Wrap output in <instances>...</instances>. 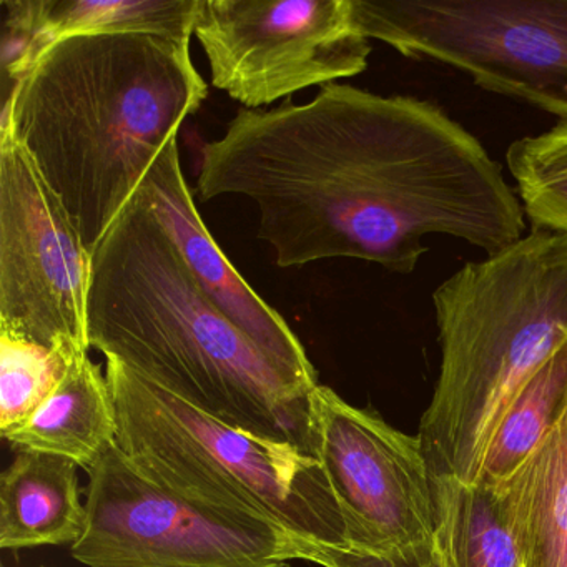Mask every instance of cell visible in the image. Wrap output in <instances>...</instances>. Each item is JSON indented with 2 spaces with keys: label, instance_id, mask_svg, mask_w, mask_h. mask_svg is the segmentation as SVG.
I'll return each instance as SVG.
<instances>
[{
  "label": "cell",
  "instance_id": "1",
  "mask_svg": "<svg viewBox=\"0 0 567 567\" xmlns=\"http://www.w3.org/2000/svg\"><path fill=\"white\" fill-rule=\"evenodd\" d=\"M197 195L254 202L281 268L357 258L411 274L430 235L494 255L526 228L499 165L446 112L340 82L307 104L240 109L202 148Z\"/></svg>",
  "mask_w": 567,
  "mask_h": 567
},
{
  "label": "cell",
  "instance_id": "2",
  "mask_svg": "<svg viewBox=\"0 0 567 567\" xmlns=\"http://www.w3.org/2000/svg\"><path fill=\"white\" fill-rule=\"evenodd\" d=\"M207 94L190 44L71 35L45 48L6 99L0 134L28 152L92 254Z\"/></svg>",
  "mask_w": 567,
  "mask_h": 567
},
{
  "label": "cell",
  "instance_id": "3",
  "mask_svg": "<svg viewBox=\"0 0 567 567\" xmlns=\"http://www.w3.org/2000/svg\"><path fill=\"white\" fill-rule=\"evenodd\" d=\"M87 331L105 360L225 423L310 453L318 384L268 357L210 300L141 188L92 250Z\"/></svg>",
  "mask_w": 567,
  "mask_h": 567
},
{
  "label": "cell",
  "instance_id": "4",
  "mask_svg": "<svg viewBox=\"0 0 567 567\" xmlns=\"http://www.w3.org/2000/svg\"><path fill=\"white\" fill-rule=\"evenodd\" d=\"M441 368L420 437L431 474L476 484L527 378L567 341V235L530 230L433 293Z\"/></svg>",
  "mask_w": 567,
  "mask_h": 567
},
{
  "label": "cell",
  "instance_id": "5",
  "mask_svg": "<svg viewBox=\"0 0 567 567\" xmlns=\"http://www.w3.org/2000/svg\"><path fill=\"white\" fill-rule=\"evenodd\" d=\"M117 444L171 489L300 543L348 547L347 527L317 457L212 416L107 360Z\"/></svg>",
  "mask_w": 567,
  "mask_h": 567
},
{
  "label": "cell",
  "instance_id": "6",
  "mask_svg": "<svg viewBox=\"0 0 567 567\" xmlns=\"http://www.w3.org/2000/svg\"><path fill=\"white\" fill-rule=\"evenodd\" d=\"M360 31L567 121V0H353Z\"/></svg>",
  "mask_w": 567,
  "mask_h": 567
},
{
  "label": "cell",
  "instance_id": "7",
  "mask_svg": "<svg viewBox=\"0 0 567 567\" xmlns=\"http://www.w3.org/2000/svg\"><path fill=\"white\" fill-rule=\"evenodd\" d=\"M85 513L71 553L87 567H290L310 544L171 489L118 444L89 470Z\"/></svg>",
  "mask_w": 567,
  "mask_h": 567
},
{
  "label": "cell",
  "instance_id": "8",
  "mask_svg": "<svg viewBox=\"0 0 567 567\" xmlns=\"http://www.w3.org/2000/svg\"><path fill=\"white\" fill-rule=\"evenodd\" d=\"M194 35L212 85L251 111L360 75L371 54L353 0H200Z\"/></svg>",
  "mask_w": 567,
  "mask_h": 567
},
{
  "label": "cell",
  "instance_id": "9",
  "mask_svg": "<svg viewBox=\"0 0 567 567\" xmlns=\"http://www.w3.org/2000/svg\"><path fill=\"white\" fill-rule=\"evenodd\" d=\"M91 251L28 152L0 134V334L89 353Z\"/></svg>",
  "mask_w": 567,
  "mask_h": 567
},
{
  "label": "cell",
  "instance_id": "10",
  "mask_svg": "<svg viewBox=\"0 0 567 567\" xmlns=\"http://www.w3.org/2000/svg\"><path fill=\"white\" fill-rule=\"evenodd\" d=\"M310 453L337 499L351 549L433 540V476L420 437L353 406L330 386L310 394Z\"/></svg>",
  "mask_w": 567,
  "mask_h": 567
},
{
  "label": "cell",
  "instance_id": "11",
  "mask_svg": "<svg viewBox=\"0 0 567 567\" xmlns=\"http://www.w3.org/2000/svg\"><path fill=\"white\" fill-rule=\"evenodd\" d=\"M141 190L210 300L268 357L311 386L320 384L290 324L258 297L205 227L182 171L177 138L168 141L152 162Z\"/></svg>",
  "mask_w": 567,
  "mask_h": 567
},
{
  "label": "cell",
  "instance_id": "12",
  "mask_svg": "<svg viewBox=\"0 0 567 567\" xmlns=\"http://www.w3.org/2000/svg\"><path fill=\"white\" fill-rule=\"evenodd\" d=\"M79 464L39 451H18L0 476V547L65 546L81 539L85 503Z\"/></svg>",
  "mask_w": 567,
  "mask_h": 567
},
{
  "label": "cell",
  "instance_id": "13",
  "mask_svg": "<svg viewBox=\"0 0 567 567\" xmlns=\"http://www.w3.org/2000/svg\"><path fill=\"white\" fill-rule=\"evenodd\" d=\"M118 421L107 374L89 353L78 354L48 400L6 434L18 451L68 457L91 470L117 444Z\"/></svg>",
  "mask_w": 567,
  "mask_h": 567
},
{
  "label": "cell",
  "instance_id": "14",
  "mask_svg": "<svg viewBox=\"0 0 567 567\" xmlns=\"http://www.w3.org/2000/svg\"><path fill=\"white\" fill-rule=\"evenodd\" d=\"M496 484L523 567H567V416L513 476Z\"/></svg>",
  "mask_w": 567,
  "mask_h": 567
},
{
  "label": "cell",
  "instance_id": "15",
  "mask_svg": "<svg viewBox=\"0 0 567 567\" xmlns=\"http://www.w3.org/2000/svg\"><path fill=\"white\" fill-rule=\"evenodd\" d=\"M433 501L434 539L446 567H523L497 484L433 476Z\"/></svg>",
  "mask_w": 567,
  "mask_h": 567
},
{
  "label": "cell",
  "instance_id": "16",
  "mask_svg": "<svg viewBox=\"0 0 567 567\" xmlns=\"http://www.w3.org/2000/svg\"><path fill=\"white\" fill-rule=\"evenodd\" d=\"M567 416V341L519 388L487 444L480 481L513 476ZM477 481V483H480Z\"/></svg>",
  "mask_w": 567,
  "mask_h": 567
},
{
  "label": "cell",
  "instance_id": "17",
  "mask_svg": "<svg viewBox=\"0 0 567 567\" xmlns=\"http://www.w3.org/2000/svg\"><path fill=\"white\" fill-rule=\"evenodd\" d=\"M200 0H38L49 45L79 34L141 32L190 44Z\"/></svg>",
  "mask_w": 567,
  "mask_h": 567
},
{
  "label": "cell",
  "instance_id": "18",
  "mask_svg": "<svg viewBox=\"0 0 567 567\" xmlns=\"http://www.w3.org/2000/svg\"><path fill=\"white\" fill-rule=\"evenodd\" d=\"M506 161L533 230L567 235V121L514 142Z\"/></svg>",
  "mask_w": 567,
  "mask_h": 567
},
{
  "label": "cell",
  "instance_id": "19",
  "mask_svg": "<svg viewBox=\"0 0 567 567\" xmlns=\"http://www.w3.org/2000/svg\"><path fill=\"white\" fill-rule=\"evenodd\" d=\"M78 354L0 334V434L21 426L48 400Z\"/></svg>",
  "mask_w": 567,
  "mask_h": 567
},
{
  "label": "cell",
  "instance_id": "20",
  "mask_svg": "<svg viewBox=\"0 0 567 567\" xmlns=\"http://www.w3.org/2000/svg\"><path fill=\"white\" fill-rule=\"evenodd\" d=\"M2 6L6 9L2 41L6 101L49 44L42 38L38 0H4Z\"/></svg>",
  "mask_w": 567,
  "mask_h": 567
},
{
  "label": "cell",
  "instance_id": "21",
  "mask_svg": "<svg viewBox=\"0 0 567 567\" xmlns=\"http://www.w3.org/2000/svg\"><path fill=\"white\" fill-rule=\"evenodd\" d=\"M305 560L321 567H446L436 539L383 553L310 543Z\"/></svg>",
  "mask_w": 567,
  "mask_h": 567
},
{
  "label": "cell",
  "instance_id": "22",
  "mask_svg": "<svg viewBox=\"0 0 567 567\" xmlns=\"http://www.w3.org/2000/svg\"><path fill=\"white\" fill-rule=\"evenodd\" d=\"M42 567H45V566H42Z\"/></svg>",
  "mask_w": 567,
  "mask_h": 567
}]
</instances>
